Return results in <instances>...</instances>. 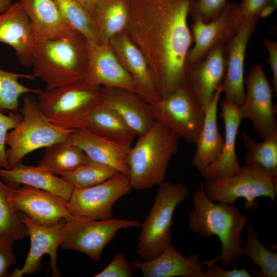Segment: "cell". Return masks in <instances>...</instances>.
Here are the masks:
<instances>
[{"label":"cell","instance_id":"6da1fadb","mask_svg":"<svg viewBox=\"0 0 277 277\" xmlns=\"http://www.w3.org/2000/svg\"><path fill=\"white\" fill-rule=\"evenodd\" d=\"M194 0H128L125 31L139 49L161 98L184 81L193 39L187 17Z\"/></svg>","mask_w":277,"mask_h":277},{"label":"cell","instance_id":"7a4b0ae2","mask_svg":"<svg viewBox=\"0 0 277 277\" xmlns=\"http://www.w3.org/2000/svg\"><path fill=\"white\" fill-rule=\"evenodd\" d=\"M194 209L189 213L188 227L204 238L214 235L221 244V252L216 258L204 260L203 265L215 263L227 266L239 256L243 243V233L248 218L235 205L215 203L205 194L203 185L192 196Z\"/></svg>","mask_w":277,"mask_h":277},{"label":"cell","instance_id":"3957f363","mask_svg":"<svg viewBox=\"0 0 277 277\" xmlns=\"http://www.w3.org/2000/svg\"><path fill=\"white\" fill-rule=\"evenodd\" d=\"M88 65V42L72 30L36 45L31 67L34 77L52 89L85 79Z\"/></svg>","mask_w":277,"mask_h":277},{"label":"cell","instance_id":"277c9868","mask_svg":"<svg viewBox=\"0 0 277 277\" xmlns=\"http://www.w3.org/2000/svg\"><path fill=\"white\" fill-rule=\"evenodd\" d=\"M138 137L129 151L126 164L132 188L141 190L164 182L169 164L179 152L180 137L155 121L151 128Z\"/></svg>","mask_w":277,"mask_h":277},{"label":"cell","instance_id":"5b68a950","mask_svg":"<svg viewBox=\"0 0 277 277\" xmlns=\"http://www.w3.org/2000/svg\"><path fill=\"white\" fill-rule=\"evenodd\" d=\"M101 86L85 79L38 93V106L56 126L76 130L86 127L89 116L100 102Z\"/></svg>","mask_w":277,"mask_h":277},{"label":"cell","instance_id":"8992f818","mask_svg":"<svg viewBox=\"0 0 277 277\" xmlns=\"http://www.w3.org/2000/svg\"><path fill=\"white\" fill-rule=\"evenodd\" d=\"M20 113L22 120L8 132L6 138L9 168L22 163L32 152L66 139L75 130L51 123L41 111L37 99L29 94L23 97Z\"/></svg>","mask_w":277,"mask_h":277},{"label":"cell","instance_id":"52a82bcc","mask_svg":"<svg viewBox=\"0 0 277 277\" xmlns=\"http://www.w3.org/2000/svg\"><path fill=\"white\" fill-rule=\"evenodd\" d=\"M190 194L182 184L164 181L159 185L154 203L142 223L136 253L142 260L151 259L172 242V227L177 205Z\"/></svg>","mask_w":277,"mask_h":277},{"label":"cell","instance_id":"ba28073f","mask_svg":"<svg viewBox=\"0 0 277 277\" xmlns=\"http://www.w3.org/2000/svg\"><path fill=\"white\" fill-rule=\"evenodd\" d=\"M205 194L211 201L234 205L244 199L245 209H253L261 197L270 199L275 203L277 178L270 176L259 169L244 164L233 175L206 181Z\"/></svg>","mask_w":277,"mask_h":277},{"label":"cell","instance_id":"9c48e42d","mask_svg":"<svg viewBox=\"0 0 277 277\" xmlns=\"http://www.w3.org/2000/svg\"><path fill=\"white\" fill-rule=\"evenodd\" d=\"M141 224L137 220L114 217L95 220L72 216L62 226L60 247L64 250L78 251L98 262L104 248L118 231L129 228H140Z\"/></svg>","mask_w":277,"mask_h":277},{"label":"cell","instance_id":"30bf717a","mask_svg":"<svg viewBox=\"0 0 277 277\" xmlns=\"http://www.w3.org/2000/svg\"><path fill=\"white\" fill-rule=\"evenodd\" d=\"M150 106L155 121L165 125L180 138L196 144L205 113L184 81L170 94Z\"/></svg>","mask_w":277,"mask_h":277},{"label":"cell","instance_id":"8fae6325","mask_svg":"<svg viewBox=\"0 0 277 277\" xmlns=\"http://www.w3.org/2000/svg\"><path fill=\"white\" fill-rule=\"evenodd\" d=\"M263 66V63H258L249 70L244 80L247 88L245 98L238 110L241 120L251 121L264 140L277 130V109L272 103L273 90Z\"/></svg>","mask_w":277,"mask_h":277},{"label":"cell","instance_id":"7c38bea8","mask_svg":"<svg viewBox=\"0 0 277 277\" xmlns=\"http://www.w3.org/2000/svg\"><path fill=\"white\" fill-rule=\"evenodd\" d=\"M132 189L129 177L118 174L94 186L74 189L67 202L68 209L72 216L111 219L114 204Z\"/></svg>","mask_w":277,"mask_h":277},{"label":"cell","instance_id":"4fadbf2b","mask_svg":"<svg viewBox=\"0 0 277 277\" xmlns=\"http://www.w3.org/2000/svg\"><path fill=\"white\" fill-rule=\"evenodd\" d=\"M227 47L218 45L197 61L187 64L184 82L204 113L223 84L226 71Z\"/></svg>","mask_w":277,"mask_h":277},{"label":"cell","instance_id":"5bb4252c","mask_svg":"<svg viewBox=\"0 0 277 277\" xmlns=\"http://www.w3.org/2000/svg\"><path fill=\"white\" fill-rule=\"evenodd\" d=\"M25 224L30 240V247L24 264L16 268L11 277H21L38 273L41 268L42 258L45 255L50 256V268L53 276H61L57 267V250L60 247L61 230L64 223L45 225L33 221L25 214L18 212Z\"/></svg>","mask_w":277,"mask_h":277},{"label":"cell","instance_id":"9a60e30c","mask_svg":"<svg viewBox=\"0 0 277 277\" xmlns=\"http://www.w3.org/2000/svg\"><path fill=\"white\" fill-rule=\"evenodd\" d=\"M242 22L238 5L230 3L208 22L193 21L191 33L194 44L189 51L187 64L197 61L214 47L227 43L236 34Z\"/></svg>","mask_w":277,"mask_h":277},{"label":"cell","instance_id":"2e32d148","mask_svg":"<svg viewBox=\"0 0 277 277\" xmlns=\"http://www.w3.org/2000/svg\"><path fill=\"white\" fill-rule=\"evenodd\" d=\"M10 198L18 212L42 225L62 223L72 217L66 200L41 189L27 185L13 187Z\"/></svg>","mask_w":277,"mask_h":277},{"label":"cell","instance_id":"e0dca14e","mask_svg":"<svg viewBox=\"0 0 277 277\" xmlns=\"http://www.w3.org/2000/svg\"><path fill=\"white\" fill-rule=\"evenodd\" d=\"M88 65L85 80L96 85L135 93L134 82L109 44L88 42Z\"/></svg>","mask_w":277,"mask_h":277},{"label":"cell","instance_id":"ac0fdd59","mask_svg":"<svg viewBox=\"0 0 277 277\" xmlns=\"http://www.w3.org/2000/svg\"><path fill=\"white\" fill-rule=\"evenodd\" d=\"M259 19L243 21L236 34L227 43L226 71L223 82L226 100L238 107L243 102L244 59L248 42L254 31Z\"/></svg>","mask_w":277,"mask_h":277},{"label":"cell","instance_id":"d6986e66","mask_svg":"<svg viewBox=\"0 0 277 277\" xmlns=\"http://www.w3.org/2000/svg\"><path fill=\"white\" fill-rule=\"evenodd\" d=\"M109 44L118 60L132 76L135 93L151 104L161 98L146 61L125 31L112 38Z\"/></svg>","mask_w":277,"mask_h":277},{"label":"cell","instance_id":"ffe728a7","mask_svg":"<svg viewBox=\"0 0 277 277\" xmlns=\"http://www.w3.org/2000/svg\"><path fill=\"white\" fill-rule=\"evenodd\" d=\"M100 104L114 111L136 136L147 132L155 122L150 104L130 91L112 87L101 88Z\"/></svg>","mask_w":277,"mask_h":277},{"label":"cell","instance_id":"44dd1931","mask_svg":"<svg viewBox=\"0 0 277 277\" xmlns=\"http://www.w3.org/2000/svg\"><path fill=\"white\" fill-rule=\"evenodd\" d=\"M131 263L145 277H203L204 271L197 254L184 256L172 242L154 258H137Z\"/></svg>","mask_w":277,"mask_h":277},{"label":"cell","instance_id":"7402d4cb","mask_svg":"<svg viewBox=\"0 0 277 277\" xmlns=\"http://www.w3.org/2000/svg\"><path fill=\"white\" fill-rule=\"evenodd\" d=\"M0 42L14 50L22 66H32L36 45L29 20L19 1L0 13Z\"/></svg>","mask_w":277,"mask_h":277},{"label":"cell","instance_id":"603a6c76","mask_svg":"<svg viewBox=\"0 0 277 277\" xmlns=\"http://www.w3.org/2000/svg\"><path fill=\"white\" fill-rule=\"evenodd\" d=\"M220 115L225 126L224 142L219 156L201 172L205 181L230 176L238 171L241 166L235 151L236 137L242 120L238 106L226 99L220 103Z\"/></svg>","mask_w":277,"mask_h":277},{"label":"cell","instance_id":"cb8c5ba5","mask_svg":"<svg viewBox=\"0 0 277 277\" xmlns=\"http://www.w3.org/2000/svg\"><path fill=\"white\" fill-rule=\"evenodd\" d=\"M0 177L12 187L27 185L57 195L67 202L74 190L73 185L42 167L21 163L8 169L0 168Z\"/></svg>","mask_w":277,"mask_h":277},{"label":"cell","instance_id":"d4e9b609","mask_svg":"<svg viewBox=\"0 0 277 277\" xmlns=\"http://www.w3.org/2000/svg\"><path fill=\"white\" fill-rule=\"evenodd\" d=\"M69 138L90 159L108 166L128 177L126 158L130 148L102 137L85 128L75 130Z\"/></svg>","mask_w":277,"mask_h":277},{"label":"cell","instance_id":"484cf974","mask_svg":"<svg viewBox=\"0 0 277 277\" xmlns=\"http://www.w3.org/2000/svg\"><path fill=\"white\" fill-rule=\"evenodd\" d=\"M31 25L36 45L61 37L72 30L54 0H19Z\"/></svg>","mask_w":277,"mask_h":277},{"label":"cell","instance_id":"4316f807","mask_svg":"<svg viewBox=\"0 0 277 277\" xmlns=\"http://www.w3.org/2000/svg\"><path fill=\"white\" fill-rule=\"evenodd\" d=\"M223 92L222 84L205 112L203 126L195 144L197 147L192 164L200 172L216 159L223 147L224 139L220 135L217 123L218 104Z\"/></svg>","mask_w":277,"mask_h":277},{"label":"cell","instance_id":"83f0119b","mask_svg":"<svg viewBox=\"0 0 277 277\" xmlns=\"http://www.w3.org/2000/svg\"><path fill=\"white\" fill-rule=\"evenodd\" d=\"M91 16L100 42L109 44L125 30L128 19V0H95Z\"/></svg>","mask_w":277,"mask_h":277},{"label":"cell","instance_id":"f1b7e54d","mask_svg":"<svg viewBox=\"0 0 277 277\" xmlns=\"http://www.w3.org/2000/svg\"><path fill=\"white\" fill-rule=\"evenodd\" d=\"M115 143L131 148L136 135L112 110L99 104L88 117L86 128Z\"/></svg>","mask_w":277,"mask_h":277},{"label":"cell","instance_id":"f546056e","mask_svg":"<svg viewBox=\"0 0 277 277\" xmlns=\"http://www.w3.org/2000/svg\"><path fill=\"white\" fill-rule=\"evenodd\" d=\"M69 136L46 147L38 165L60 175L84 164L88 160V156L70 141Z\"/></svg>","mask_w":277,"mask_h":277},{"label":"cell","instance_id":"4dcf8cb0","mask_svg":"<svg viewBox=\"0 0 277 277\" xmlns=\"http://www.w3.org/2000/svg\"><path fill=\"white\" fill-rule=\"evenodd\" d=\"M241 137L246 150L245 164L256 167L268 175L277 178V130L261 142L244 131L241 132Z\"/></svg>","mask_w":277,"mask_h":277},{"label":"cell","instance_id":"1f68e13d","mask_svg":"<svg viewBox=\"0 0 277 277\" xmlns=\"http://www.w3.org/2000/svg\"><path fill=\"white\" fill-rule=\"evenodd\" d=\"M34 80L33 74H21L0 69V111L17 112L19 107V98L25 94L41 92L39 88H31L22 84L21 79Z\"/></svg>","mask_w":277,"mask_h":277},{"label":"cell","instance_id":"d6a6232c","mask_svg":"<svg viewBox=\"0 0 277 277\" xmlns=\"http://www.w3.org/2000/svg\"><path fill=\"white\" fill-rule=\"evenodd\" d=\"M69 26L88 43L101 42L94 22L78 0H54Z\"/></svg>","mask_w":277,"mask_h":277},{"label":"cell","instance_id":"836d02e7","mask_svg":"<svg viewBox=\"0 0 277 277\" xmlns=\"http://www.w3.org/2000/svg\"><path fill=\"white\" fill-rule=\"evenodd\" d=\"M246 242L243 244L239 256H247L259 268L261 276H277V253L267 249L259 239L254 226L248 222L246 226Z\"/></svg>","mask_w":277,"mask_h":277},{"label":"cell","instance_id":"e575fe53","mask_svg":"<svg viewBox=\"0 0 277 277\" xmlns=\"http://www.w3.org/2000/svg\"><path fill=\"white\" fill-rule=\"evenodd\" d=\"M118 174L121 173L88 158L77 168L59 176L75 189H84L96 185Z\"/></svg>","mask_w":277,"mask_h":277},{"label":"cell","instance_id":"d590c367","mask_svg":"<svg viewBox=\"0 0 277 277\" xmlns=\"http://www.w3.org/2000/svg\"><path fill=\"white\" fill-rule=\"evenodd\" d=\"M12 188L0 177V235L11 236L17 241L28 235L18 212L11 201Z\"/></svg>","mask_w":277,"mask_h":277},{"label":"cell","instance_id":"8d00e7d4","mask_svg":"<svg viewBox=\"0 0 277 277\" xmlns=\"http://www.w3.org/2000/svg\"><path fill=\"white\" fill-rule=\"evenodd\" d=\"M227 3V0H194L189 14L193 21L200 19L207 23L216 17Z\"/></svg>","mask_w":277,"mask_h":277},{"label":"cell","instance_id":"74e56055","mask_svg":"<svg viewBox=\"0 0 277 277\" xmlns=\"http://www.w3.org/2000/svg\"><path fill=\"white\" fill-rule=\"evenodd\" d=\"M21 113L10 112L5 114L0 111V168H9L6 154V138L9 131L14 128L21 122Z\"/></svg>","mask_w":277,"mask_h":277},{"label":"cell","instance_id":"f35d334b","mask_svg":"<svg viewBox=\"0 0 277 277\" xmlns=\"http://www.w3.org/2000/svg\"><path fill=\"white\" fill-rule=\"evenodd\" d=\"M134 268L123 252L116 253L110 263L95 277H132Z\"/></svg>","mask_w":277,"mask_h":277},{"label":"cell","instance_id":"ab89813d","mask_svg":"<svg viewBox=\"0 0 277 277\" xmlns=\"http://www.w3.org/2000/svg\"><path fill=\"white\" fill-rule=\"evenodd\" d=\"M16 241L11 236L0 235V277L10 276L9 269L16 262L13 250Z\"/></svg>","mask_w":277,"mask_h":277},{"label":"cell","instance_id":"60d3db41","mask_svg":"<svg viewBox=\"0 0 277 277\" xmlns=\"http://www.w3.org/2000/svg\"><path fill=\"white\" fill-rule=\"evenodd\" d=\"M268 0H241L238 5L239 12L242 21L258 19Z\"/></svg>","mask_w":277,"mask_h":277},{"label":"cell","instance_id":"b9f144b4","mask_svg":"<svg viewBox=\"0 0 277 277\" xmlns=\"http://www.w3.org/2000/svg\"><path fill=\"white\" fill-rule=\"evenodd\" d=\"M207 269L204 271L203 277H250L245 266L241 269H237L236 264L231 270H224L215 263L207 264Z\"/></svg>","mask_w":277,"mask_h":277},{"label":"cell","instance_id":"7bdbcfd3","mask_svg":"<svg viewBox=\"0 0 277 277\" xmlns=\"http://www.w3.org/2000/svg\"><path fill=\"white\" fill-rule=\"evenodd\" d=\"M269 54L268 63L272 75V84L275 92H277V42L266 39L264 41Z\"/></svg>","mask_w":277,"mask_h":277},{"label":"cell","instance_id":"ee69618b","mask_svg":"<svg viewBox=\"0 0 277 277\" xmlns=\"http://www.w3.org/2000/svg\"><path fill=\"white\" fill-rule=\"evenodd\" d=\"M88 10L91 16L95 0H78Z\"/></svg>","mask_w":277,"mask_h":277},{"label":"cell","instance_id":"f6af8a7d","mask_svg":"<svg viewBox=\"0 0 277 277\" xmlns=\"http://www.w3.org/2000/svg\"><path fill=\"white\" fill-rule=\"evenodd\" d=\"M13 0H0V13L6 10L13 3Z\"/></svg>","mask_w":277,"mask_h":277}]
</instances>
